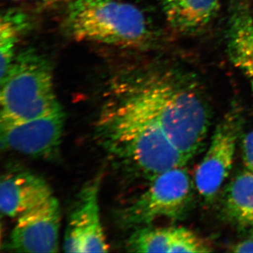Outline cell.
<instances>
[{
    "label": "cell",
    "mask_w": 253,
    "mask_h": 253,
    "mask_svg": "<svg viewBox=\"0 0 253 253\" xmlns=\"http://www.w3.org/2000/svg\"><path fill=\"white\" fill-rule=\"evenodd\" d=\"M96 134L112 157L151 180L189 161L132 94L101 115Z\"/></svg>",
    "instance_id": "cell-1"
},
{
    "label": "cell",
    "mask_w": 253,
    "mask_h": 253,
    "mask_svg": "<svg viewBox=\"0 0 253 253\" xmlns=\"http://www.w3.org/2000/svg\"><path fill=\"white\" fill-rule=\"evenodd\" d=\"M132 94L189 161L201 151L211 116L192 78L175 71L165 73L146 81Z\"/></svg>",
    "instance_id": "cell-2"
},
{
    "label": "cell",
    "mask_w": 253,
    "mask_h": 253,
    "mask_svg": "<svg viewBox=\"0 0 253 253\" xmlns=\"http://www.w3.org/2000/svg\"><path fill=\"white\" fill-rule=\"evenodd\" d=\"M66 17L78 41L136 47L149 36L141 10L121 0H69Z\"/></svg>",
    "instance_id": "cell-3"
},
{
    "label": "cell",
    "mask_w": 253,
    "mask_h": 253,
    "mask_svg": "<svg viewBox=\"0 0 253 253\" xmlns=\"http://www.w3.org/2000/svg\"><path fill=\"white\" fill-rule=\"evenodd\" d=\"M0 120L25 121L59 109L49 63L34 50L15 56L1 78Z\"/></svg>",
    "instance_id": "cell-4"
},
{
    "label": "cell",
    "mask_w": 253,
    "mask_h": 253,
    "mask_svg": "<svg viewBox=\"0 0 253 253\" xmlns=\"http://www.w3.org/2000/svg\"><path fill=\"white\" fill-rule=\"evenodd\" d=\"M192 187L185 166L165 171L153 178L148 189L125 208L121 222L132 227L147 225L161 217H180L191 203Z\"/></svg>",
    "instance_id": "cell-5"
},
{
    "label": "cell",
    "mask_w": 253,
    "mask_h": 253,
    "mask_svg": "<svg viewBox=\"0 0 253 253\" xmlns=\"http://www.w3.org/2000/svg\"><path fill=\"white\" fill-rule=\"evenodd\" d=\"M241 127L242 118L237 110L229 111L216 126L194 174L195 187L205 201H212L229 177Z\"/></svg>",
    "instance_id": "cell-6"
},
{
    "label": "cell",
    "mask_w": 253,
    "mask_h": 253,
    "mask_svg": "<svg viewBox=\"0 0 253 253\" xmlns=\"http://www.w3.org/2000/svg\"><path fill=\"white\" fill-rule=\"evenodd\" d=\"M2 149L33 158H49L57 152L64 113L61 107L47 114L25 121L0 120Z\"/></svg>",
    "instance_id": "cell-7"
},
{
    "label": "cell",
    "mask_w": 253,
    "mask_h": 253,
    "mask_svg": "<svg viewBox=\"0 0 253 253\" xmlns=\"http://www.w3.org/2000/svg\"><path fill=\"white\" fill-rule=\"evenodd\" d=\"M99 183V178H96L79 193L65 231V252L106 253L109 251L100 217Z\"/></svg>",
    "instance_id": "cell-8"
},
{
    "label": "cell",
    "mask_w": 253,
    "mask_h": 253,
    "mask_svg": "<svg viewBox=\"0 0 253 253\" xmlns=\"http://www.w3.org/2000/svg\"><path fill=\"white\" fill-rule=\"evenodd\" d=\"M61 211L54 196L17 218L10 246L18 252L56 253L59 248Z\"/></svg>",
    "instance_id": "cell-9"
},
{
    "label": "cell",
    "mask_w": 253,
    "mask_h": 253,
    "mask_svg": "<svg viewBox=\"0 0 253 253\" xmlns=\"http://www.w3.org/2000/svg\"><path fill=\"white\" fill-rule=\"evenodd\" d=\"M52 196L46 181L28 171H14L1 177L0 209L6 217H19Z\"/></svg>",
    "instance_id": "cell-10"
},
{
    "label": "cell",
    "mask_w": 253,
    "mask_h": 253,
    "mask_svg": "<svg viewBox=\"0 0 253 253\" xmlns=\"http://www.w3.org/2000/svg\"><path fill=\"white\" fill-rule=\"evenodd\" d=\"M219 6L220 0H163L166 21L179 34L204 30L215 17Z\"/></svg>",
    "instance_id": "cell-11"
},
{
    "label": "cell",
    "mask_w": 253,
    "mask_h": 253,
    "mask_svg": "<svg viewBox=\"0 0 253 253\" xmlns=\"http://www.w3.org/2000/svg\"><path fill=\"white\" fill-rule=\"evenodd\" d=\"M227 48L231 62L249 80L253 92V17L246 9H238L231 17Z\"/></svg>",
    "instance_id": "cell-12"
},
{
    "label": "cell",
    "mask_w": 253,
    "mask_h": 253,
    "mask_svg": "<svg viewBox=\"0 0 253 253\" xmlns=\"http://www.w3.org/2000/svg\"><path fill=\"white\" fill-rule=\"evenodd\" d=\"M224 209L236 224L253 226V172L245 169L231 181L224 195Z\"/></svg>",
    "instance_id": "cell-13"
},
{
    "label": "cell",
    "mask_w": 253,
    "mask_h": 253,
    "mask_svg": "<svg viewBox=\"0 0 253 253\" xmlns=\"http://www.w3.org/2000/svg\"><path fill=\"white\" fill-rule=\"evenodd\" d=\"M178 231L179 227H139L129 238L128 249L136 253H172Z\"/></svg>",
    "instance_id": "cell-14"
},
{
    "label": "cell",
    "mask_w": 253,
    "mask_h": 253,
    "mask_svg": "<svg viewBox=\"0 0 253 253\" xmlns=\"http://www.w3.org/2000/svg\"><path fill=\"white\" fill-rule=\"evenodd\" d=\"M23 16L17 13L8 12L1 16L0 23V56L1 78L7 72L15 58V47L18 35L23 28Z\"/></svg>",
    "instance_id": "cell-15"
},
{
    "label": "cell",
    "mask_w": 253,
    "mask_h": 253,
    "mask_svg": "<svg viewBox=\"0 0 253 253\" xmlns=\"http://www.w3.org/2000/svg\"><path fill=\"white\" fill-rule=\"evenodd\" d=\"M242 159L245 169L253 172V129L243 138Z\"/></svg>",
    "instance_id": "cell-16"
},
{
    "label": "cell",
    "mask_w": 253,
    "mask_h": 253,
    "mask_svg": "<svg viewBox=\"0 0 253 253\" xmlns=\"http://www.w3.org/2000/svg\"><path fill=\"white\" fill-rule=\"evenodd\" d=\"M230 251L234 253H253V238L233 245L231 246Z\"/></svg>",
    "instance_id": "cell-17"
},
{
    "label": "cell",
    "mask_w": 253,
    "mask_h": 253,
    "mask_svg": "<svg viewBox=\"0 0 253 253\" xmlns=\"http://www.w3.org/2000/svg\"></svg>",
    "instance_id": "cell-18"
}]
</instances>
